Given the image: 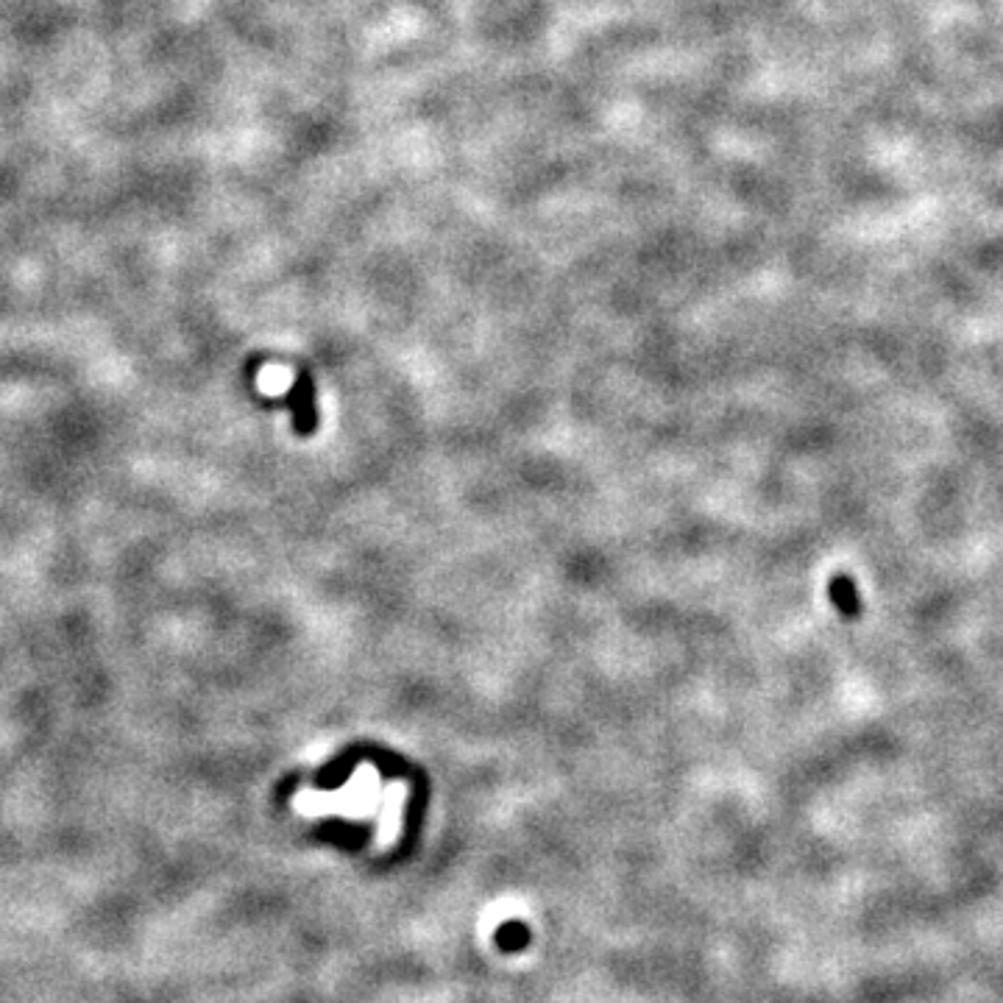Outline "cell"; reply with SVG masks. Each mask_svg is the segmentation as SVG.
Returning <instances> with one entry per match:
<instances>
[{"instance_id": "cell-1", "label": "cell", "mask_w": 1003, "mask_h": 1003, "mask_svg": "<svg viewBox=\"0 0 1003 1003\" xmlns=\"http://www.w3.org/2000/svg\"><path fill=\"white\" fill-rule=\"evenodd\" d=\"M831 602L837 606V611L848 619H856L862 613V597H858V588L853 583V577L848 575H833L831 580Z\"/></svg>"}]
</instances>
